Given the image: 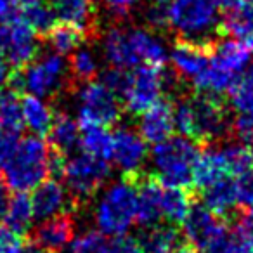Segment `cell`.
Listing matches in <instances>:
<instances>
[{"label": "cell", "instance_id": "cell-46", "mask_svg": "<svg viewBox=\"0 0 253 253\" xmlns=\"http://www.w3.org/2000/svg\"><path fill=\"white\" fill-rule=\"evenodd\" d=\"M7 184H5L4 177H0V217L4 215L5 211V207L9 203V194H7Z\"/></svg>", "mask_w": 253, "mask_h": 253}, {"label": "cell", "instance_id": "cell-1", "mask_svg": "<svg viewBox=\"0 0 253 253\" xmlns=\"http://www.w3.org/2000/svg\"><path fill=\"white\" fill-rule=\"evenodd\" d=\"M101 52L109 66L122 71L139 66H163L169 59L165 40L146 26H109L102 33Z\"/></svg>", "mask_w": 253, "mask_h": 253}, {"label": "cell", "instance_id": "cell-19", "mask_svg": "<svg viewBox=\"0 0 253 253\" xmlns=\"http://www.w3.org/2000/svg\"><path fill=\"white\" fill-rule=\"evenodd\" d=\"M250 57L252 50L241 40L224 39L210 43V63L236 78L250 66Z\"/></svg>", "mask_w": 253, "mask_h": 253}, {"label": "cell", "instance_id": "cell-4", "mask_svg": "<svg viewBox=\"0 0 253 253\" xmlns=\"http://www.w3.org/2000/svg\"><path fill=\"white\" fill-rule=\"evenodd\" d=\"M200 155L201 149L196 141L186 135H172L153 148V172L165 186L187 189L194 186V169Z\"/></svg>", "mask_w": 253, "mask_h": 253}, {"label": "cell", "instance_id": "cell-18", "mask_svg": "<svg viewBox=\"0 0 253 253\" xmlns=\"http://www.w3.org/2000/svg\"><path fill=\"white\" fill-rule=\"evenodd\" d=\"M75 222L68 213L42 220L35 229L33 243L45 253H63L73 241Z\"/></svg>", "mask_w": 253, "mask_h": 253}, {"label": "cell", "instance_id": "cell-40", "mask_svg": "<svg viewBox=\"0 0 253 253\" xmlns=\"http://www.w3.org/2000/svg\"><path fill=\"white\" fill-rule=\"evenodd\" d=\"M108 253H142V246L139 238L122 234L115 236L113 241L108 243Z\"/></svg>", "mask_w": 253, "mask_h": 253}, {"label": "cell", "instance_id": "cell-32", "mask_svg": "<svg viewBox=\"0 0 253 253\" xmlns=\"http://www.w3.org/2000/svg\"><path fill=\"white\" fill-rule=\"evenodd\" d=\"M0 126L19 132L23 128V109L21 99L11 88L0 90Z\"/></svg>", "mask_w": 253, "mask_h": 253}, {"label": "cell", "instance_id": "cell-12", "mask_svg": "<svg viewBox=\"0 0 253 253\" xmlns=\"http://www.w3.org/2000/svg\"><path fill=\"white\" fill-rule=\"evenodd\" d=\"M40 43L37 33L23 21H0V56L9 64L25 68L39 56Z\"/></svg>", "mask_w": 253, "mask_h": 253}, {"label": "cell", "instance_id": "cell-5", "mask_svg": "<svg viewBox=\"0 0 253 253\" xmlns=\"http://www.w3.org/2000/svg\"><path fill=\"white\" fill-rule=\"evenodd\" d=\"M54 156L39 135L25 137L19 141L18 149L4 167V180L9 189L16 193L33 191L52 172Z\"/></svg>", "mask_w": 253, "mask_h": 253}, {"label": "cell", "instance_id": "cell-6", "mask_svg": "<svg viewBox=\"0 0 253 253\" xmlns=\"http://www.w3.org/2000/svg\"><path fill=\"white\" fill-rule=\"evenodd\" d=\"M220 11L217 0H172L169 26L180 40L210 45L220 26Z\"/></svg>", "mask_w": 253, "mask_h": 253}, {"label": "cell", "instance_id": "cell-49", "mask_svg": "<svg viewBox=\"0 0 253 253\" xmlns=\"http://www.w3.org/2000/svg\"><path fill=\"white\" fill-rule=\"evenodd\" d=\"M246 45H248V49H250V50H252V52H253V40H250V42L246 43Z\"/></svg>", "mask_w": 253, "mask_h": 253}, {"label": "cell", "instance_id": "cell-45", "mask_svg": "<svg viewBox=\"0 0 253 253\" xmlns=\"http://www.w3.org/2000/svg\"><path fill=\"white\" fill-rule=\"evenodd\" d=\"M11 80V68H9V63L0 56V90L4 88V85Z\"/></svg>", "mask_w": 253, "mask_h": 253}, {"label": "cell", "instance_id": "cell-47", "mask_svg": "<svg viewBox=\"0 0 253 253\" xmlns=\"http://www.w3.org/2000/svg\"><path fill=\"white\" fill-rule=\"evenodd\" d=\"M175 253H200V252H198V248H194L193 245H184V246H179V248L175 250Z\"/></svg>", "mask_w": 253, "mask_h": 253}, {"label": "cell", "instance_id": "cell-23", "mask_svg": "<svg viewBox=\"0 0 253 253\" xmlns=\"http://www.w3.org/2000/svg\"><path fill=\"white\" fill-rule=\"evenodd\" d=\"M80 123L68 113H59L54 118L49 130V142L56 155L64 156L73 153L80 146Z\"/></svg>", "mask_w": 253, "mask_h": 253}, {"label": "cell", "instance_id": "cell-20", "mask_svg": "<svg viewBox=\"0 0 253 253\" xmlns=\"http://www.w3.org/2000/svg\"><path fill=\"white\" fill-rule=\"evenodd\" d=\"M163 184L155 177H144L137 182V222L151 227L162 222Z\"/></svg>", "mask_w": 253, "mask_h": 253}, {"label": "cell", "instance_id": "cell-3", "mask_svg": "<svg viewBox=\"0 0 253 253\" xmlns=\"http://www.w3.org/2000/svg\"><path fill=\"white\" fill-rule=\"evenodd\" d=\"M94 224L104 236H122L137 222V182L122 177L104 186L92 210Z\"/></svg>", "mask_w": 253, "mask_h": 253}, {"label": "cell", "instance_id": "cell-24", "mask_svg": "<svg viewBox=\"0 0 253 253\" xmlns=\"http://www.w3.org/2000/svg\"><path fill=\"white\" fill-rule=\"evenodd\" d=\"M201 196H203L205 207L220 218L231 215L238 207L236 184L232 177H225L207 186L205 189H201Z\"/></svg>", "mask_w": 253, "mask_h": 253}, {"label": "cell", "instance_id": "cell-16", "mask_svg": "<svg viewBox=\"0 0 253 253\" xmlns=\"http://www.w3.org/2000/svg\"><path fill=\"white\" fill-rule=\"evenodd\" d=\"M71 201H73V198L68 193L64 184H61L56 179H45L40 186L33 189V213L40 222L49 220L52 217L66 213Z\"/></svg>", "mask_w": 253, "mask_h": 253}, {"label": "cell", "instance_id": "cell-31", "mask_svg": "<svg viewBox=\"0 0 253 253\" xmlns=\"http://www.w3.org/2000/svg\"><path fill=\"white\" fill-rule=\"evenodd\" d=\"M101 70V61H99L95 50L88 47H78L70 59V73L71 78L80 82L94 80Z\"/></svg>", "mask_w": 253, "mask_h": 253}, {"label": "cell", "instance_id": "cell-37", "mask_svg": "<svg viewBox=\"0 0 253 253\" xmlns=\"http://www.w3.org/2000/svg\"><path fill=\"white\" fill-rule=\"evenodd\" d=\"M236 184V198H238V207L252 208L253 207V169L239 173L234 177Z\"/></svg>", "mask_w": 253, "mask_h": 253}, {"label": "cell", "instance_id": "cell-22", "mask_svg": "<svg viewBox=\"0 0 253 253\" xmlns=\"http://www.w3.org/2000/svg\"><path fill=\"white\" fill-rule=\"evenodd\" d=\"M50 7L56 16V21L75 26L85 33L95 21L92 0H52Z\"/></svg>", "mask_w": 253, "mask_h": 253}, {"label": "cell", "instance_id": "cell-27", "mask_svg": "<svg viewBox=\"0 0 253 253\" xmlns=\"http://www.w3.org/2000/svg\"><path fill=\"white\" fill-rule=\"evenodd\" d=\"M139 241L142 253H175L180 246V232L172 224H156L146 227Z\"/></svg>", "mask_w": 253, "mask_h": 253}, {"label": "cell", "instance_id": "cell-14", "mask_svg": "<svg viewBox=\"0 0 253 253\" xmlns=\"http://www.w3.org/2000/svg\"><path fill=\"white\" fill-rule=\"evenodd\" d=\"M175 75L193 84L210 64V45L179 40L169 52Z\"/></svg>", "mask_w": 253, "mask_h": 253}, {"label": "cell", "instance_id": "cell-39", "mask_svg": "<svg viewBox=\"0 0 253 253\" xmlns=\"http://www.w3.org/2000/svg\"><path fill=\"white\" fill-rule=\"evenodd\" d=\"M236 234L243 239L248 250L253 253V207L246 208L238 218V224H236Z\"/></svg>", "mask_w": 253, "mask_h": 253}, {"label": "cell", "instance_id": "cell-38", "mask_svg": "<svg viewBox=\"0 0 253 253\" xmlns=\"http://www.w3.org/2000/svg\"><path fill=\"white\" fill-rule=\"evenodd\" d=\"M19 132L9 130V128H2L0 126V169H4L7 162L12 158L19 144Z\"/></svg>", "mask_w": 253, "mask_h": 253}, {"label": "cell", "instance_id": "cell-30", "mask_svg": "<svg viewBox=\"0 0 253 253\" xmlns=\"http://www.w3.org/2000/svg\"><path fill=\"white\" fill-rule=\"evenodd\" d=\"M47 35H49V45L52 52L61 54V56L73 54L85 42V32L70 25L54 26Z\"/></svg>", "mask_w": 253, "mask_h": 253}, {"label": "cell", "instance_id": "cell-10", "mask_svg": "<svg viewBox=\"0 0 253 253\" xmlns=\"http://www.w3.org/2000/svg\"><path fill=\"white\" fill-rule=\"evenodd\" d=\"M169 87L170 77L163 66H139L125 71L118 95L126 111L141 115L163 99V94L169 90Z\"/></svg>", "mask_w": 253, "mask_h": 253}, {"label": "cell", "instance_id": "cell-41", "mask_svg": "<svg viewBox=\"0 0 253 253\" xmlns=\"http://www.w3.org/2000/svg\"><path fill=\"white\" fill-rule=\"evenodd\" d=\"M26 243L23 241L21 234L0 229V253H26Z\"/></svg>", "mask_w": 253, "mask_h": 253}, {"label": "cell", "instance_id": "cell-34", "mask_svg": "<svg viewBox=\"0 0 253 253\" xmlns=\"http://www.w3.org/2000/svg\"><path fill=\"white\" fill-rule=\"evenodd\" d=\"M21 19L39 35V33H49L54 28L56 16L50 5L47 4H37L23 7Z\"/></svg>", "mask_w": 253, "mask_h": 253}, {"label": "cell", "instance_id": "cell-21", "mask_svg": "<svg viewBox=\"0 0 253 253\" xmlns=\"http://www.w3.org/2000/svg\"><path fill=\"white\" fill-rule=\"evenodd\" d=\"M220 28L231 39L245 43L253 40V0H236L222 18Z\"/></svg>", "mask_w": 253, "mask_h": 253}, {"label": "cell", "instance_id": "cell-28", "mask_svg": "<svg viewBox=\"0 0 253 253\" xmlns=\"http://www.w3.org/2000/svg\"><path fill=\"white\" fill-rule=\"evenodd\" d=\"M191 198L186 189L170 187L163 184L162 191V222L167 224H182L191 210Z\"/></svg>", "mask_w": 253, "mask_h": 253}, {"label": "cell", "instance_id": "cell-15", "mask_svg": "<svg viewBox=\"0 0 253 253\" xmlns=\"http://www.w3.org/2000/svg\"><path fill=\"white\" fill-rule=\"evenodd\" d=\"M173 130H175L173 104L167 99H160L156 104L142 111L137 122V132L148 144L167 141L173 135Z\"/></svg>", "mask_w": 253, "mask_h": 253}, {"label": "cell", "instance_id": "cell-42", "mask_svg": "<svg viewBox=\"0 0 253 253\" xmlns=\"http://www.w3.org/2000/svg\"><path fill=\"white\" fill-rule=\"evenodd\" d=\"M92 2H97L106 11L115 14L116 18H118V16L122 18V16H126L130 11L137 9L141 0H92Z\"/></svg>", "mask_w": 253, "mask_h": 253}, {"label": "cell", "instance_id": "cell-2", "mask_svg": "<svg viewBox=\"0 0 253 253\" xmlns=\"http://www.w3.org/2000/svg\"><path fill=\"white\" fill-rule=\"evenodd\" d=\"M175 130L196 142L222 141L231 132L229 109L217 95L198 94L173 104Z\"/></svg>", "mask_w": 253, "mask_h": 253}, {"label": "cell", "instance_id": "cell-44", "mask_svg": "<svg viewBox=\"0 0 253 253\" xmlns=\"http://www.w3.org/2000/svg\"><path fill=\"white\" fill-rule=\"evenodd\" d=\"M238 85H241L248 94L253 95V64L243 71V77L238 78Z\"/></svg>", "mask_w": 253, "mask_h": 253}, {"label": "cell", "instance_id": "cell-43", "mask_svg": "<svg viewBox=\"0 0 253 253\" xmlns=\"http://www.w3.org/2000/svg\"><path fill=\"white\" fill-rule=\"evenodd\" d=\"M23 5L19 0H0V21H16L21 18Z\"/></svg>", "mask_w": 253, "mask_h": 253}, {"label": "cell", "instance_id": "cell-33", "mask_svg": "<svg viewBox=\"0 0 253 253\" xmlns=\"http://www.w3.org/2000/svg\"><path fill=\"white\" fill-rule=\"evenodd\" d=\"M170 5H172V0H141L139 9L146 26L153 32L169 28Z\"/></svg>", "mask_w": 253, "mask_h": 253}, {"label": "cell", "instance_id": "cell-7", "mask_svg": "<svg viewBox=\"0 0 253 253\" xmlns=\"http://www.w3.org/2000/svg\"><path fill=\"white\" fill-rule=\"evenodd\" d=\"M70 78V63L64 59V56L49 52L35 57L32 63L26 64L12 78V82L18 90L28 92L35 97L50 99L59 95L66 88Z\"/></svg>", "mask_w": 253, "mask_h": 253}, {"label": "cell", "instance_id": "cell-8", "mask_svg": "<svg viewBox=\"0 0 253 253\" xmlns=\"http://www.w3.org/2000/svg\"><path fill=\"white\" fill-rule=\"evenodd\" d=\"M250 169H253V151L243 142L208 148L201 151L194 169V187L201 191L225 177L234 179Z\"/></svg>", "mask_w": 253, "mask_h": 253}, {"label": "cell", "instance_id": "cell-9", "mask_svg": "<svg viewBox=\"0 0 253 253\" xmlns=\"http://www.w3.org/2000/svg\"><path fill=\"white\" fill-rule=\"evenodd\" d=\"M75 109L77 120L82 126L115 125L122 116L120 95L102 80L82 82L75 92Z\"/></svg>", "mask_w": 253, "mask_h": 253}, {"label": "cell", "instance_id": "cell-36", "mask_svg": "<svg viewBox=\"0 0 253 253\" xmlns=\"http://www.w3.org/2000/svg\"><path fill=\"white\" fill-rule=\"evenodd\" d=\"M68 253H108V241L106 236L99 231H85L73 238L68 246Z\"/></svg>", "mask_w": 253, "mask_h": 253}, {"label": "cell", "instance_id": "cell-13", "mask_svg": "<svg viewBox=\"0 0 253 253\" xmlns=\"http://www.w3.org/2000/svg\"><path fill=\"white\" fill-rule=\"evenodd\" d=\"M109 162H113L123 177L139 175L148 162V142L130 126H120L113 134Z\"/></svg>", "mask_w": 253, "mask_h": 253}, {"label": "cell", "instance_id": "cell-48", "mask_svg": "<svg viewBox=\"0 0 253 253\" xmlns=\"http://www.w3.org/2000/svg\"><path fill=\"white\" fill-rule=\"evenodd\" d=\"M23 7H28V5H37V4H45V0H19Z\"/></svg>", "mask_w": 253, "mask_h": 253}, {"label": "cell", "instance_id": "cell-25", "mask_svg": "<svg viewBox=\"0 0 253 253\" xmlns=\"http://www.w3.org/2000/svg\"><path fill=\"white\" fill-rule=\"evenodd\" d=\"M23 109V125L32 132L33 135H42L49 134L50 126L56 118L52 106L42 97H35V95H28L21 101Z\"/></svg>", "mask_w": 253, "mask_h": 253}, {"label": "cell", "instance_id": "cell-11", "mask_svg": "<svg viewBox=\"0 0 253 253\" xmlns=\"http://www.w3.org/2000/svg\"><path fill=\"white\" fill-rule=\"evenodd\" d=\"M109 163L106 160H99L82 151L80 155H73L68 160L63 158L59 173L64 179L68 193L73 200H88L104 187L109 179Z\"/></svg>", "mask_w": 253, "mask_h": 253}, {"label": "cell", "instance_id": "cell-26", "mask_svg": "<svg viewBox=\"0 0 253 253\" xmlns=\"http://www.w3.org/2000/svg\"><path fill=\"white\" fill-rule=\"evenodd\" d=\"M2 220H4L5 229L16 232V234L28 232L35 220L32 198L26 196V193H16L12 198H9Z\"/></svg>", "mask_w": 253, "mask_h": 253}, {"label": "cell", "instance_id": "cell-29", "mask_svg": "<svg viewBox=\"0 0 253 253\" xmlns=\"http://www.w3.org/2000/svg\"><path fill=\"white\" fill-rule=\"evenodd\" d=\"M111 142L113 134H109L104 126H85L80 135L82 151L106 162H109L111 156Z\"/></svg>", "mask_w": 253, "mask_h": 253}, {"label": "cell", "instance_id": "cell-35", "mask_svg": "<svg viewBox=\"0 0 253 253\" xmlns=\"http://www.w3.org/2000/svg\"><path fill=\"white\" fill-rule=\"evenodd\" d=\"M205 253H252L243 239L236 234V231L224 227L207 246L203 248Z\"/></svg>", "mask_w": 253, "mask_h": 253}, {"label": "cell", "instance_id": "cell-17", "mask_svg": "<svg viewBox=\"0 0 253 253\" xmlns=\"http://www.w3.org/2000/svg\"><path fill=\"white\" fill-rule=\"evenodd\" d=\"M224 227L225 224L222 222V218L208 210L205 205L191 207L189 213L182 222L186 239L189 241V245L200 250H203Z\"/></svg>", "mask_w": 253, "mask_h": 253}]
</instances>
